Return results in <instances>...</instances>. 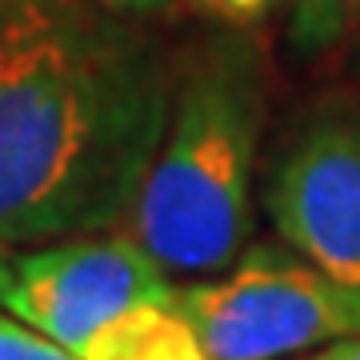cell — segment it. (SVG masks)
Wrapping results in <instances>:
<instances>
[{
  "label": "cell",
  "mask_w": 360,
  "mask_h": 360,
  "mask_svg": "<svg viewBox=\"0 0 360 360\" xmlns=\"http://www.w3.org/2000/svg\"><path fill=\"white\" fill-rule=\"evenodd\" d=\"M272 72L269 37L257 25L212 20L176 52L165 136L124 220L168 272L212 276L252 240Z\"/></svg>",
  "instance_id": "7a4b0ae2"
},
{
  "label": "cell",
  "mask_w": 360,
  "mask_h": 360,
  "mask_svg": "<svg viewBox=\"0 0 360 360\" xmlns=\"http://www.w3.org/2000/svg\"><path fill=\"white\" fill-rule=\"evenodd\" d=\"M176 52L101 0H0V240L124 229L160 136Z\"/></svg>",
  "instance_id": "6da1fadb"
},
{
  "label": "cell",
  "mask_w": 360,
  "mask_h": 360,
  "mask_svg": "<svg viewBox=\"0 0 360 360\" xmlns=\"http://www.w3.org/2000/svg\"><path fill=\"white\" fill-rule=\"evenodd\" d=\"M260 205L281 240L360 288V84L321 92L264 156Z\"/></svg>",
  "instance_id": "277c9868"
},
{
  "label": "cell",
  "mask_w": 360,
  "mask_h": 360,
  "mask_svg": "<svg viewBox=\"0 0 360 360\" xmlns=\"http://www.w3.org/2000/svg\"><path fill=\"white\" fill-rule=\"evenodd\" d=\"M284 40L296 60H352L360 56V0H281Z\"/></svg>",
  "instance_id": "52a82bcc"
},
{
  "label": "cell",
  "mask_w": 360,
  "mask_h": 360,
  "mask_svg": "<svg viewBox=\"0 0 360 360\" xmlns=\"http://www.w3.org/2000/svg\"><path fill=\"white\" fill-rule=\"evenodd\" d=\"M180 288V284H176ZM80 360H208L180 300H148L112 316L72 348Z\"/></svg>",
  "instance_id": "8992f818"
},
{
  "label": "cell",
  "mask_w": 360,
  "mask_h": 360,
  "mask_svg": "<svg viewBox=\"0 0 360 360\" xmlns=\"http://www.w3.org/2000/svg\"><path fill=\"white\" fill-rule=\"evenodd\" d=\"M208 20H229V25H260L264 16L281 8V0H188Z\"/></svg>",
  "instance_id": "9c48e42d"
},
{
  "label": "cell",
  "mask_w": 360,
  "mask_h": 360,
  "mask_svg": "<svg viewBox=\"0 0 360 360\" xmlns=\"http://www.w3.org/2000/svg\"><path fill=\"white\" fill-rule=\"evenodd\" d=\"M101 4L104 8H112V13L136 16V20H160V16L180 13L188 0H101Z\"/></svg>",
  "instance_id": "30bf717a"
},
{
  "label": "cell",
  "mask_w": 360,
  "mask_h": 360,
  "mask_svg": "<svg viewBox=\"0 0 360 360\" xmlns=\"http://www.w3.org/2000/svg\"><path fill=\"white\" fill-rule=\"evenodd\" d=\"M172 296V272L129 229H108L25 248L13 257L0 304L8 316L72 352L112 316Z\"/></svg>",
  "instance_id": "5b68a950"
},
{
  "label": "cell",
  "mask_w": 360,
  "mask_h": 360,
  "mask_svg": "<svg viewBox=\"0 0 360 360\" xmlns=\"http://www.w3.org/2000/svg\"><path fill=\"white\" fill-rule=\"evenodd\" d=\"M296 360H360V336H345V340H333V345L316 348V352H304Z\"/></svg>",
  "instance_id": "8fae6325"
},
{
  "label": "cell",
  "mask_w": 360,
  "mask_h": 360,
  "mask_svg": "<svg viewBox=\"0 0 360 360\" xmlns=\"http://www.w3.org/2000/svg\"><path fill=\"white\" fill-rule=\"evenodd\" d=\"M176 300L208 360H296L360 336V288L281 236L248 240L229 269L180 284Z\"/></svg>",
  "instance_id": "3957f363"
},
{
  "label": "cell",
  "mask_w": 360,
  "mask_h": 360,
  "mask_svg": "<svg viewBox=\"0 0 360 360\" xmlns=\"http://www.w3.org/2000/svg\"><path fill=\"white\" fill-rule=\"evenodd\" d=\"M8 276H13V257H8V245L0 240V292H4ZM0 312H4V304H0Z\"/></svg>",
  "instance_id": "7c38bea8"
},
{
  "label": "cell",
  "mask_w": 360,
  "mask_h": 360,
  "mask_svg": "<svg viewBox=\"0 0 360 360\" xmlns=\"http://www.w3.org/2000/svg\"><path fill=\"white\" fill-rule=\"evenodd\" d=\"M0 360H80L65 345H56L52 336L28 328L8 312H0Z\"/></svg>",
  "instance_id": "ba28073f"
}]
</instances>
